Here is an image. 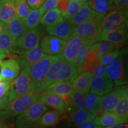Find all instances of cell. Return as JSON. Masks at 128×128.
Here are the masks:
<instances>
[{
	"mask_svg": "<svg viewBox=\"0 0 128 128\" xmlns=\"http://www.w3.org/2000/svg\"><path fill=\"white\" fill-rule=\"evenodd\" d=\"M2 81H3V78L2 77V76H1V74H0V82H2Z\"/></svg>",
	"mask_w": 128,
	"mask_h": 128,
	"instance_id": "cell-54",
	"label": "cell"
},
{
	"mask_svg": "<svg viewBox=\"0 0 128 128\" xmlns=\"http://www.w3.org/2000/svg\"><path fill=\"white\" fill-rule=\"evenodd\" d=\"M76 27V26L72 24L68 20L64 19L55 24L46 27V31L49 35L68 40L69 38L74 33Z\"/></svg>",
	"mask_w": 128,
	"mask_h": 128,
	"instance_id": "cell-13",
	"label": "cell"
},
{
	"mask_svg": "<svg viewBox=\"0 0 128 128\" xmlns=\"http://www.w3.org/2000/svg\"><path fill=\"white\" fill-rule=\"evenodd\" d=\"M113 81L107 76H93L91 80L90 92L99 96L104 95L113 88Z\"/></svg>",
	"mask_w": 128,
	"mask_h": 128,
	"instance_id": "cell-15",
	"label": "cell"
},
{
	"mask_svg": "<svg viewBox=\"0 0 128 128\" xmlns=\"http://www.w3.org/2000/svg\"><path fill=\"white\" fill-rule=\"evenodd\" d=\"M121 54L122 51L118 49H116L112 50V52L107 54L106 55H104L103 56L101 57L100 58V62L104 65H108V64L112 63L115 60H116L121 55Z\"/></svg>",
	"mask_w": 128,
	"mask_h": 128,
	"instance_id": "cell-39",
	"label": "cell"
},
{
	"mask_svg": "<svg viewBox=\"0 0 128 128\" xmlns=\"http://www.w3.org/2000/svg\"><path fill=\"white\" fill-rule=\"evenodd\" d=\"M103 128H128V124H118L108 127H103Z\"/></svg>",
	"mask_w": 128,
	"mask_h": 128,
	"instance_id": "cell-48",
	"label": "cell"
},
{
	"mask_svg": "<svg viewBox=\"0 0 128 128\" xmlns=\"http://www.w3.org/2000/svg\"><path fill=\"white\" fill-rule=\"evenodd\" d=\"M92 77V75L88 72H81L78 74L72 82L74 89L84 94L88 93L90 90L91 80Z\"/></svg>",
	"mask_w": 128,
	"mask_h": 128,
	"instance_id": "cell-21",
	"label": "cell"
},
{
	"mask_svg": "<svg viewBox=\"0 0 128 128\" xmlns=\"http://www.w3.org/2000/svg\"><path fill=\"white\" fill-rule=\"evenodd\" d=\"M90 7L102 18L113 9V0H88Z\"/></svg>",
	"mask_w": 128,
	"mask_h": 128,
	"instance_id": "cell-23",
	"label": "cell"
},
{
	"mask_svg": "<svg viewBox=\"0 0 128 128\" xmlns=\"http://www.w3.org/2000/svg\"><path fill=\"white\" fill-rule=\"evenodd\" d=\"M66 40L52 35H46L41 38L39 46L42 51L48 55L57 56L63 50Z\"/></svg>",
	"mask_w": 128,
	"mask_h": 128,
	"instance_id": "cell-11",
	"label": "cell"
},
{
	"mask_svg": "<svg viewBox=\"0 0 128 128\" xmlns=\"http://www.w3.org/2000/svg\"><path fill=\"white\" fill-rule=\"evenodd\" d=\"M6 24V29L12 37L16 42L26 30L23 24V22L16 16L11 19Z\"/></svg>",
	"mask_w": 128,
	"mask_h": 128,
	"instance_id": "cell-25",
	"label": "cell"
},
{
	"mask_svg": "<svg viewBox=\"0 0 128 128\" xmlns=\"http://www.w3.org/2000/svg\"><path fill=\"white\" fill-rule=\"evenodd\" d=\"M128 92L127 85L119 86L112 89L101 97V108L105 112H112L122 96Z\"/></svg>",
	"mask_w": 128,
	"mask_h": 128,
	"instance_id": "cell-10",
	"label": "cell"
},
{
	"mask_svg": "<svg viewBox=\"0 0 128 128\" xmlns=\"http://www.w3.org/2000/svg\"><path fill=\"white\" fill-rule=\"evenodd\" d=\"M128 0H113V7L115 9L128 10Z\"/></svg>",
	"mask_w": 128,
	"mask_h": 128,
	"instance_id": "cell-42",
	"label": "cell"
},
{
	"mask_svg": "<svg viewBox=\"0 0 128 128\" xmlns=\"http://www.w3.org/2000/svg\"><path fill=\"white\" fill-rule=\"evenodd\" d=\"M113 113L117 115L126 123L128 120V92L122 96L120 99L118 104L116 106L112 111Z\"/></svg>",
	"mask_w": 128,
	"mask_h": 128,
	"instance_id": "cell-33",
	"label": "cell"
},
{
	"mask_svg": "<svg viewBox=\"0 0 128 128\" xmlns=\"http://www.w3.org/2000/svg\"><path fill=\"white\" fill-rule=\"evenodd\" d=\"M96 42H97L94 39H86V40L80 46L77 54L73 61L74 65L76 68V75L82 72V65L85 58L90 50L92 46Z\"/></svg>",
	"mask_w": 128,
	"mask_h": 128,
	"instance_id": "cell-19",
	"label": "cell"
},
{
	"mask_svg": "<svg viewBox=\"0 0 128 128\" xmlns=\"http://www.w3.org/2000/svg\"><path fill=\"white\" fill-rule=\"evenodd\" d=\"M121 44H116L108 41L100 40L94 43L91 47V50H94L100 58L107 54L117 49V46Z\"/></svg>",
	"mask_w": 128,
	"mask_h": 128,
	"instance_id": "cell-30",
	"label": "cell"
},
{
	"mask_svg": "<svg viewBox=\"0 0 128 128\" xmlns=\"http://www.w3.org/2000/svg\"><path fill=\"white\" fill-rule=\"evenodd\" d=\"M28 128H48V127H45V126H36V127Z\"/></svg>",
	"mask_w": 128,
	"mask_h": 128,
	"instance_id": "cell-53",
	"label": "cell"
},
{
	"mask_svg": "<svg viewBox=\"0 0 128 128\" xmlns=\"http://www.w3.org/2000/svg\"><path fill=\"white\" fill-rule=\"evenodd\" d=\"M64 20L61 12L57 8L48 11L42 17L40 23L46 27L55 24Z\"/></svg>",
	"mask_w": 128,
	"mask_h": 128,
	"instance_id": "cell-32",
	"label": "cell"
},
{
	"mask_svg": "<svg viewBox=\"0 0 128 128\" xmlns=\"http://www.w3.org/2000/svg\"><path fill=\"white\" fill-rule=\"evenodd\" d=\"M96 115L87 110H74L70 115V120L74 124H78L84 122L93 120Z\"/></svg>",
	"mask_w": 128,
	"mask_h": 128,
	"instance_id": "cell-34",
	"label": "cell"
},
{
	"mask_svg": "<svg viewBox=\"0 0 128 128\" xmlns=\"http://www.w3.org/2000/svg\"><path fill=\"white\" fill-rule=\"evenodd\" d=\"M100 64V58L94 50H90L82 65V72L92 74Z\"/></svg>",
	"mask_w": 128,
	"mask_h": 128,
	"instance_id": "cell-27",
	"label": "cell"
},
{
	"mask_svg": "<svg viewBox=\"0 0 128 128\" xmlns=\"http://www.w3.org/2000/svg\"><path fill=\"white\" fill-rule=\"evenodd\" d=\"M96 128H103V127H101V126H96Z\"/></svg>",
	"mask_w": 128,
	"mask_h": 128,
	"instance_id": "cell-55",
	"label": "cell"
},
{
	"mask_svg": "<svg viewBox=\"0 0 128 128\" xmlns=\"http://www.w3.org/2000/svg\"><path fill=\"white\" fill-rule=\"evenodd\" d=\"M86 40L84 38L73 34L66 40V44L62 52L57 55L58 58L73 62L80 46Z\"/></svg>",
	"mask_w": 128,
	"mask_h": 128,
	"instance_id": "cell-12",
	"label": "cell"
},
{
	"mask_svg": "<svg viewBox=\"0 0 128 128\" xmlns=\"http://www.w3.org/2000/svg\"><path fill=\"white\" fill-rule=\"evenodd\" d=\"M5 28H6V24H5V23L0 21V34L2 33V32L4 31Z\"/></svg>",
	"mask_w": 128,
	"mask_h": 128,
	"instance_id": "cell-49",
	"label": "cell"
},
{
	"mask_svg": "<svg viewBox=\"0 0 128 128\" xmlns=\"http://www.w3.org/2000/svg\"><path fill=\"white\" fill-rule=\"evenodd\" d=\"M71 104L77 110H86V94L74 89L70 96Z\"/></svg>",
	"mask_w": 128,
	"mask_h": 128,
	"instance_id": "cell-36",
	"label": "cell"
},
{
	"mask_svg": "<svg viewBox=\"0 0 128 128\" xmlns=\"http://www.w3.org/2000/svg\"><path fill=\"white\" fill-rule=\"evenodd\" d=\"M16 16L23 22L29 12L30 8L28 6L27 0H14Z\"/></svg>",
	"mask_w": 128,
	"mask_h": 128,
	"instance_id": "cell-37",
	"label": "cell"
},
{
	"mask_svg": "<svg viewBox=\"0 0 128 128\" xmlns=\"http://www.w3.org/2000/svg\"><path fill=\"white\" fill-rule=\"evenodd\" d=\"M16 17L15 1L2 0L0 6V21L6 23Z\"/></svg>",
	"mask_w": 128,
	"mask_h": 128,
	"instance_id": "cell-24",
	"label": "cell"
},
{
	"mask_svg": "<svg viewBox=\"0 0 128 128\" xmlns=\"http://www.w3.org/2000/svg\"><path fill=\"white\" fill-rule=\"evenodd\" d=\"M1 1V0H0V1Z\"/></svg>",
	"mask_w": 128,
	"mask_h": 128,
	"instance_id": "cell-58",
	"label": "cell"
},
{
	"mask_svg": "<svg viewBox=\"0 0 128 128\" xmlns=\"http://www.w3.org/2000/svg\"><path fill=\"white\" fill-rule=\"evenodd\" d=\"M76 76L73 62L58 58L51 64L46 76L40 86L39 91L43 92L48 86L56 82L72 81Z\"/></svg>",
	"mask_w": 128,
	"mask_h": 128,
	"instance_id": "cell-1",
	"label": "cell"
},
{
	"mask_svg": "<svg viewBox=\"0 0 128 128\" xmlns=\"http://www.w3.org/2000/svg\"><path fill=\"white\" fill-rule=\"evenodd\" d=\"M19 55L21 56L22 59L26 60L28 65L31 66L33 64L42 58L45 54L42 51L39 44L32 49L21 53Z\"/></svg>",
	"mask_w": 128,
	"mask_h": 128,
	"instance_id": "cell-31",
	"label": "cell"
},
{
	"mask_svg": "<svg viewBox=\"0 0 128 128\" xmlns=\"http://www.w3.org/2000/svg\"><path fill=\"white\" fill-rule=\"evenodd\" d=\"M83 3L84 2H78V1H70L66 12L61 13L63 18L65 20L71 19L78 12V11L79 10Z\"/></svg>",
	"mask_w": 128,
	"mask_h": 128,
	"instance_id": "cell-38",
	"label": "cell"
},
{
	"mask_svg": "<svg viewBox=\"0 0 128 128\" xmlns=\"http://www.w3.org/2000/svg\"><path fill=\"white\" fill-rule=\"evenodd\" d=\"M42 92L33 90L7 104L6 108L0 112V120L18 116L39 99Z\"/></svg>",
	"mask_w": 128,
	"mask_h": 128,
	"instance_id": "cell-3",
	"label": "cell"
},
{
	"mask_svg": "<svg viewBox=\"0 0 128 128\" xmlns=\"http://www.w3.org/2000/svg\"><path fill=\"white\" fill-rule=\"evenodd\" d=\"M17 60L20 65V72L18 76L12 82L8 94V103L20 96L35 90L30 76V66L23 59H18Z\"/></svg>",
	"mask_w": 128,
	"mask_h": 128,
	"instance_id": "cell-2",
	"label": "cell"
},
{
	"mask_svg": "<svg viewBox=\"0 0 128 128\" xmlns=\"http://www.w3.org/2000/svg\"><path fill=\"white\" fill-rule=\"evenodd\" d=\"M102 96L88 92L86 94V110L91 112L96 116L102 110L100 106V101Z\"/></svg>",
	"mask_w": 128,
	"mask_h": 128,
	"instance_id": "cell-29",
	"label": "cell"
},
{
	"mask_svg": "<svg viewBox=\"0 0 128 128\" xmlns=\"http://www.w3.org/2000/svg\"><path fill=\"white\" fill-rule=\"evenodd\" d=\"M74 90L72 83L71 81H61L52 83L46 87L44 92L60 96L66 104L71 103L70 96Z\"/></svg>",
	"mask_w": 128,
	"mask_h": 128,
	"instance_id": "cell-14",
	"label": "cell"
},
{
	"mask_svg": "<svg viewBox=\"0 0 128 128\" xmlns=\"http://www.w3.org/2000/svg\"><path fill=\"white\" fill-rule=\"evenodd\" d=\"M96 14V12L90 7L87 2H86L83 3L75 16L68 20L72 24L76 26L86 21L90 20L94 16H95Z\"/></svg>",
	"mask_w": 128,
	"mask_h": 128,
	"instance_id": "cell-22",
	"label": "cell"
},
{
	"mask_svg": "<svg viewBox=\"0 0 128 128\" xmlns=\"http://www.w3.org/2000/svg\"><path fill=\"white\" fill-rule=\"evenodd\" d=\"M71 0H58L56 8L61 13L66 12L67 8Z\"/></svg>",
	"mask_w": 128,
	"mask_h": 128,
	"instance_id": "cell-44",
	"label": "cell"
},
{
	"mask_svg": "<svg viewBox=\"0 0 128 128\" xmlns=\"http://www.w3.org/2000/svg\"><path fill=\"white\" fill-rule=\"evenodd\" d=\"M58 0H45L44 4L42 6V8L44 10V12L52 10L56 8Z\"/></svg>",
	"mask_w": 128,
	"mask_h": 128,
	"instance_id": "cell-41",
	"label": "cell"
},
{
	"mask_svg": "<svg viewBox=\"0 0 128 128\" xmlns=\"http://www.w3.org/2000/svg\"><path fill=\"white\" fill-rule=\"evenodd\" d=\"M8 94L2 98L0 100V112L6 108L7 106V104L8 103Z\"/></svg>",
	"mask_w": 128,
	"mask_h": 128,
	"instance_id": "cell-47",
	"label": "cell"
},
{
	"mask_svg": "<svg viewBox=\"0 0 128 128\" xmlns=\"http://www.w3.org/2000/svg\"><path fill=\"white\" fill-rule=\"evenodd\" d=\"M45 0H27L28 6L32 10L40 8L44 4Z\"/></svg>",
	"mask_w": 128,
	"mask_h": 128,
	"instance_id": "cell-45",
	"label": "cell"
},
{
	"mask_svg": "<svg viewBox=\"0 0 128 128\" xmlns=\"http://www.w3.org/2000/svg\"><path fill=\"white\" fill-rule=\"evenodd\" d=\"M20 67L18 62L14 59H8L1 62L0 74L4 81H12L18 76Z\"/></svg>",
	"mask_w": 128,
	"mask_h": 128,
	"instance_id": "cell-16",
	"label": "cell"
},
{
	"mask_svg": "<svg viewBox=\"0 0 128 128\" xmlns=\"http://www.w3.org/2000/svg\"><path fill=\"white\" fill-rule=\"evenodd\" d=\"M102 20L103 18L96 14L90 20L76 26L74 34L77 35L85 39H94L96 42L100 41V27Z\"/></svg>",
	"mask_w": 128,
	"mask_h": 128,
	"instance_id": "cell-9",
	"label": "cell"
},
{
	"mask_svg": "<svg viewBox=\"0 0 128 128\" xmlns=\"http://www.w3.org/2000/svg\"><path fill=\"white\" fill-rule=\"evenodd\" d=\"M48 110V107L39 98L23 113L17 116L15 120V128L39 126L42 116Z\"/></svg>",
	"mask_w": 128,
	"mask_h": 128,
	"instance_id": "cell-4",
	"label": "cell"
},
{
	"mask_svg": "<svg viewBox=\"0 0 128 128\" xmlns=\"http://www.w3.org/2000/svg\"><path fill=\"white\" fill-rule=\"evenodd\" d=\"M93 122L96 126L101 127H108L115 124H126L124 120L112 112H105L103 110L100 116H96L94 118Z\"/></svg>",
	"mask_w": 128,
	"mask_h": 128,
	"instance_id": "cell-20",
	"label": "cell"
},
{
	"mask_svg": "<svg viewBox=\"0 0 128 128\" xmlns=\"http://www.w3.org/2000/svg\"><path fill=\"white\" fill-rule=\"evenodd\" d=\"M44 13V10L42 8L30 10L29 12L23 20V24L26 29H30L38 27L40 23L42 17Z\"/></svg>",
	"mask_w": 128,
	"mask_h": 128,
	"instance_id": "cell-26",
	"label": "cell"
},
{
	"mask_svg": "<svg viewBox=\"0 0 128 128\" xmlns=\"http://www.w3.org/2000/svg\"><path fill=\"white\" fill-rule=\"evenodd\" d=\"M60 113L57 110H48L42 116L39 126L49 127L55 125L60 120Z\"/></svg>",
	"mask_w": 128,
	"mask_h": 128,
	"instance_id": "cell-35",
	"label": "cell"
},
{
	"mask_svg": "<svg viewBox=\"0 0 128 128\" xmlns=\"http://www.w3.org/2000/svg\"><path fill=\"white\" fill-rule=\"evenodd\" d=\"M7 56V55L6 54H5L4 52H2V51H1L0 50V60H4V59Z\"/></svg>",
	"mask_w": 128,
	"mask_h": 128,
	"instance_id": "cell-50",
	"label": "cell"
},
{
	"mask_svg": "<svg viewBox=\"0 0 128 128\" xmlns=\"http://www.w3.org/2000/svg\"><path fill=\"white\" fill-rule=\"evenodd\" d=\"M128 39L127 28H120L102 32L100 40L108 41L116 44H125Z\"/></svg>",
	"mask_w": 128,
	"mask_h": 128,
	"instance_id": "cell-17",
	"label": "cell"
},
{
	"mask_svg": "<svg viewBox=\"0 0 128 128\" xmlns=\"http://www.w3.org/2000/svg\"><path fill=\"white\" fill-rule=\"evenodd\" d=\"M96 126L93 120H90L76 124V128H96Z\"/></svg>",
	"mask_w": 128,
	"mask_h": 128,
	"instance_id": "cell-46",
	"label": "cell"
},
{
	"mask_svg": "<svg viewBox=\"0 0 128 128\" xmlns=\"http://www.w3.org/2000/svg\"><path fill=\"white\" fill-rule=\"evenodd\" d=\"M92 76H105L106 75V65H104L100 62L98 66L96 68V70L92 74Z\"/></svg>",
	"mask_w": 128,
	"mask_h": 128,
	"instance_id": "cell-43",
	"label": "cell"
},
{
	"mask_svg": "<svg viewBox=\"0 0 128 128\" xmlns=\"http://www.w3.org/2000/svg\"><path fill=\"white\" fill-rule=\"evenodd\" d=\"M126 10L114 8L108 12L102 21L101 33L113 30L127 28L128 18Z\"/></svg>",
	"mask_w": 128,
	"mask_h": 128,
	"instance_id": "cell-8",
	"label": "cell"
},
{
	"mask_svg": "<svg viewBox=\"0 0 128 128\" xmlns=\"http://www.w3.org/2000/svg\"><path fill=\"white\" fill-rule=\"evenodd\" d=\"M57 58V56L45 54L42 58L30 66V76L35 90L39 91L40 86L45 78L51 64Z\"/></svg>",
	"mask_w": 128,
	"mask_h": 128,
	"instance_id": "cell-5",
	"label": "cell"
},
{
	"mask_svg": "<svg viewBox=\"0 0 128 128\" xmlns=\"http://www.w3.org/2000/svg\"><path fill=\"white\" fill-rule=\"evenodd\" d=\"M0 128H8L6 125H4V124H1V123L0 122Z\"/></svg>",
	"mask_w": 128,
	"mask_h": 128,
	"instance_id": "cell-52",
	"label": "cell"
},
{
	"mask_svg": "<svg viewBox=\"0 0 128 128\" xmlns=\"http://www.w3.org/2000/svg\"><path fill=\"white\" fill-rule=\"evenodd\" d=\"M12 81H2L0 82V100L8 94Z\"/></svg>",
	"mask_w": 128,
	"mask_h": 128,
	"instance_id": "cell-40",
	"label": "cell"
},
{
	"mask_svg": "<svg viewBox=\"0 0 128 128\" xmlns=\"http://www.w3.org/2000/svg\"><path fill=\"white\" fill-rule=\"evenodd\" d=\"M1 1H2V0H1ZM1 1H0V6H1Z\"/></svg>",
	"mask_w": 128,
	"mask_h": 128,
	"instance_id": "cell-57",
	"label": "cell"
},
{
	"mask_svg": "<svg viewBox=\"0 0 128 128\" xmlns=\"http://www.w3.org/2000/svg\"><path fill=\"white\" fill-rule=\"evenodd\" d=\"M42 34L41 28L38 26L26 29L16 41L15 48L12 52L20 54L39 45Z\"/></svg>",
	"mask_w": 128,
	"mask_h": 128,
	"instance_id": "cell-6",
	"label": "cell"
},
{
	"mask_svg": "<svg viewBox=\"0 0 128 128\" xmlns=\"http://www.w3.org/2000/svg\"><path fill=\"white\" fill-rule=\"evenodd\" d=\"M16 42L5 28L0 34V50L6 55L12 52L15 48Z\"/></svg>",
	"mask_w": 128,
	"mask_h": 128,
	"instance_id": "cell-28",
	"label": "cell"
},
{
	"mask_svg": "<svg viewBox=\"0 0 128 128\" xmlns=\"http://www.w3.org/2000/svg\"><path fill=\"white\" fill-rule=\"evenodd\" d=\"M1 62H2V60H0V65H1Z\"/></svg>",
	"mask_w": 128,
	"mask_h": 128,
	"instance_id": "cell-56",
	"label": "cell"
},
{
	"mask_svg": "<svg viewBox=\"0 0 128 128\" xmlns=\"http://www.w3.org/2000/svg\"><path fill=\"white\" fill-rule=\"evenodd\" d=\"M71 1H78V2H87L88 0H71Z\"/></svg>",
	"mask_w": 128,
	"mask_h": 128,
	"instance_id": "cell-51",
	"label": "cell"
},
{
	"mask_svg": "<svg viewBox=\"0 0 128 128\" xmlns=\"http://www.w3.org/2000/svg\"><path fill=\"white\" fill-rule=\"evenodd\" d=\"M39 98L46 107H50L60 113H64L66 111V104L60 96L43 92Z\"/></svg>",
	"mask_w": 128,
	"mask_h": 128,
	"instance_id": "cell-18",
	"label": "cell"
},
{
	"mask_svg": "<svg viewBox=\"0 0 128 128\" xmlns=\"http://www.w3.org/2000/svg\"><path fill=\"white\" fill-rule=\"evenodd\" d=\"M125 51H122L121 55L116 60L106 66V75L117 86L128 84V75L126 62L124 60Z\"/></svg>",
	"mask_w": 128,
	"mask_h": 128,
	"instance_id": "cell-7",
	"label": "cell"
}]
</instances>
